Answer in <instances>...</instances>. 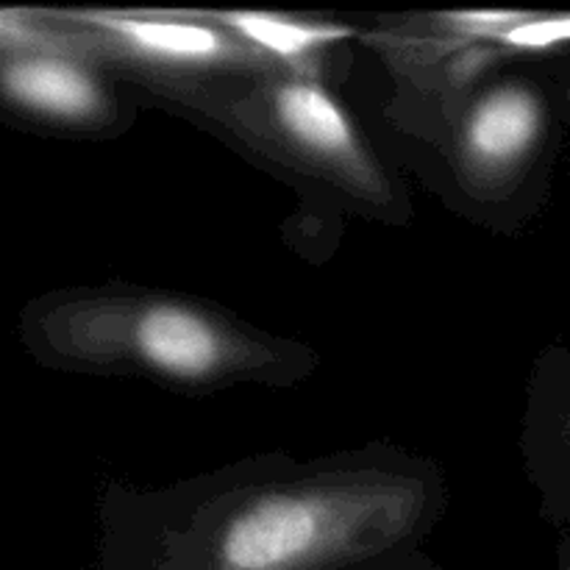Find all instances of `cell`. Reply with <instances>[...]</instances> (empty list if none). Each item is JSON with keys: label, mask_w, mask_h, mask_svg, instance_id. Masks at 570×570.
<instances>
[{"label": "cell", "mask_w": 570, "mask_h": 570, "mask_svg": "<svg viewBox=\"0 0 570 570\" xmlns=\"http://www.w3.org/2000/svg\"><path fill=\"white\" fill-rule=\"evenodd\" d=\"M178 98L206 115H217L232 131L267 154L293 156L309 176L337 181L365 204H395L382 167L367 154L348 111L312 76L226 78L178 89Z\"/></svg>", "instance_id": "3957f363"}, {"label": "cell", "mask_w": 570, "mask_h": 570, "mask_svg": "<svg viewBox=\"0 0 570 570\" xmlns=\"http://www.w3.org/2000/svg\"><path fill=\"white\" fill-rule=\"evenodd\" d=\"M543 126V100L529 83L493 81L473 89L451 126V167L468 193L488 198L527 165Z\"/></svg>", "instance_id": "5b68a950"}, {"label": "cell", "mask_w": 570, "mask_h": 570, "mask_svg": "<svg viewBox=\"0 0 570 570\" xmlns=\"http://www.w3.org/2000/svg\"><path fill=\"white\" fill-rule=\"evenodd\" d=\"M39 343L61 365L145 376L178 390L293 384L315 371L306 345L248 326L206 301L145 287H100L45 306Z\"/></svg>", "instance_id": "7a4b0ae2"}, {"label": "cell", "mask_w": 570, "mask_h": 570, "mask_svg": "<svg viewBox=\"0 0 570 570\" xmlns=\"http://www.w3.org/2000/svg\"><path fill=\"white\" fill-rule=\"evenodd\" d=\"M3 87L17 106L70 128L106 131L117 111L104 72L83 56L37 53L6 67Z\"/></svg>", "instance_id": "8992f818"}, {"label": "cell", "mask_w": 570, "mask_h": 570, "mask_svg": "<svg viewBox=\"0 0 570 570\" xmlns=\"http://www.w3.org/2000/svg\"><path fill=\"white\" fill-rule=\"evenodd\" d=\"M209 17L295 76H312L309 67L321 50L356 37V28L343 22L298 20L262 11H209Z\"/></svg>", "instance_id": "52a82bcc"}, {"label": "cell", "mask_w": 570, "mask_h": 570, "mask_svg": "<svg viewBox=\"0 0 570 570\" xmlns=\"http://www.w3.org/2000/svg\"><path fill=\"white\" fill-rule=\"evenodd\" d=\"M70 20L87 31L92 53L165 89L287 72L212 20L209 11H81Z\"/></svg>", "instance_id": "277c9868"}, {"label": "cell", "mask_w": 570, "mask_h": 570, "mask_svg": "<svg viewBox=\"0 0 570 570\" xmlns=\"http://www.w3.org/2000/svg\"><path fill=\"white\" fill-rule=\"evenodd\" d=\"M449 507L438 462L395 445L293 460L284 451L170 488H111L122 570H337L412 551Z\"/></svg>", "instance_id": "6da1fadb"}]
</instances>
